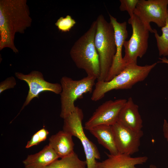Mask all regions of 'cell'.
Listing matches in <instances>:
<instances>
[{
	"label": "cell",
	"mask_w": 168,
	"mask_h": 168,
	"mask_svg": "<svg viewBox=\"0 0 168 168\" xmlns=\"http://www.w3.org/2000/svg\"><path fill=\"white\" fill-rule=\"evenodd\" d=\"M89 130L97 139L98 142L109 151L110 154L119 153L112 126L100 125Z\"/></svg>",
	"instance_id": "cell-17"
},
{
	"label": "cell",
	"mask_w": 168,
	"mask_h": 168,
	"mask_svg": "<svg viewBox=\"0 0 168 168\" xmlns=\"http://www.w3.org/2000/svg\"><path fill=\"white\" fill-rule=\"evenodd\" d=\"M126 101L125 99L106 101L96 109L85 123L84 128L89 130L100 125H113L118 122L119 113Z\"/></svg>",
	"instance_id": "cell-10"
},
{
	"label": "cell",
	"mask_w": 168,
	"mask_h": 168,
	"mask_svg": "<svg viewBox=\"0 0 168 168\" xmlns=\"http://www.w3.org/2000/svg\"><path fill=\"white\" fill-rule=\"evenodd\" d=\"M59 158L48 145L39 152L29 155L23 162L25 168H46Z\"/></svg>",
	"instance_id": "cell-16"
},
{
	"label": "cell",
	"mask_w": 168,
	"mask_h": 168,
	"mask_svg": "<svg viewBox=\"0 0 168 168\" xmlns=\"http://www.w3.org/2000/svg\"><path fill=\"white\" fill-rule=\"evenodd\" d=\"M72 136L63 130L60 131L49 138L48 145L59 158H63L74 152V144Z\"/></svg>",
	"instance_id": "cell-15"
},
{
	"label": "cell",
	"mask_w": 168,
	"mask_h": 168,
	"mask_svg": "<svg viewBox=\"0 0 168 168\" xmlns=\"http://www.w3.org/2000/svg\"><path fill=\"white\" fill-rule=\"evenodd\" d=\"M95 38V47L99 56L100 74L97 81H105L116 52L114 30L112 24L100 14L97 17Z\"/></svg>",
	"instance_id": "cell-4"
},
{
	"label": "cell",
	"mask_w": 168,
	"mask_h": 168,
	"mask_svg": "<svg viewBox=\"0 0 168 168\" xmlns=\"http://www.w3.org/2000/svg\"><path fill=\"white\" fill-rule=\"evenodd\" d=\"M118 122L125 126L135 131L142 130V120L138 111V106L132 97H129L121 110Z\"/></svg>",
	"instance_id": "cell-13"
},
{
	"label": "cell",
	"mask_w": 168,
	"mask_h": 168,
	"mask_svg": "<svg viewBox=\"0 0 168 168\" xmlns=\"http://www.w3.org/2000/svg\"><path fill=\"white\" fill-rule=\"evenodd\" d=\"M42 141H45L47 138L49 132L44 128H43L37 132Z\"/></svg>",
	"instance_id": "cell-24"
},
{
	"label": "cell",
	"mask_w": 168,
	"mask_h": 168,
	"mask_svg": "<svg viewBox=\"0 0 168 168\" xmlns=\"http://www.w3.org/2000/svg\"><path fill=\"white\" fill-rule=\"evenodd\" d=\"M15 75L18 79L25 82L29 87L26 100L19 114L29 104L33 99L35 97L39 98V95L41 92L50 91L60 94L62 92L60 84L52 83L45 81L43 74L40 71H33L26 74L17 72Z\"/></svg>",
	"instance_id": "cell-9"
},
{
	"label": "cell",
	"mask_w": 168,
	"mask_h": 168,
	"mask_svg": "<svg viewBox=\"0 0 168 168\" xmlns=\"http://www.w3.org/2000/svg\"><path fill=\"white\" fill-rule=\"evenodd\" d=\"M118 153L131 156L138 152L143 131L133 130L117 122L112 126Z\"/></svg>",
	"instance_id": "cell-11"
},
{
	"label": "cell",
	"mask_w": 168,
	"mask_h": 168,
	"mask_svg": "<svg viewBox=\"0 0 168 168\" xmlns=\"http://www.w3.org/2000/svg\"><path fill=\"white\" fill-rule=\"evenodd\" d=\"M110 22L113 27L115 36L116 52L108 75L105 81L111 80L125 68L122 56V49L124 41L128 37L126 21L120 23L116 18L109 14Z\"/></svg>",
	"instance_id": "cell-12"
},
{
	"label": "cell",
	"mask_w": 168,
	"mask_h": 168,
	"mask_svg": "<svg viewBox=\"0 0 168 168\" xmlns=\"http://www.w3.org/2000/svg\"><path fill=\"white\" fill-rule=\"evenodd\" d=\"M167 59H168V58H167Z\"/></svg>",
	"instance_id": "cell-28"
},
{
	"label": "cell",
	"mask_w": 168,
	"mask_h": 168,
	"mask_svg": "<svg viewBox=\"0 0 168 168\" xmlns=\"http://www.w3.org/2000/svg\"><path fill=\"white\" fill-rule=\"evenodd\" d=\"M157 63L143 66L133 63L127 65L120 73L110 80L97 81L91 99L94 101L99 100L106 93L113 90L131 88L135 84L145 80Z\"/></svg>",
	"instance_id": "cell-3"
},
{
	"label": "cell",
	"mask_w": 168,
	"mask_h": 168,
	"mask_svg": "<svg viewBox=\"0 0 168 168\" xmlns=\"http://www.w3.org/2000/svg\"><path fill=\"white\" fill-rule=\"evenodd\" d=\"M154 33L160 56L168 55V9L165 21V25L161 28L162 34L160 35L157 30L154 29Z\"/></svg>",
	"instance_id": "cell-19"
},
{
	"label": "cell",
	"mask_w": 168,
	"mask_h": 168,
	"mask_svg": "<svg viewBox=\"0 0 168 168\" xmlns=\"http://www.w3.org/2000/svg\"><path fill=\"white\" fill-rule=\"evenodd\" d=\"M106 153L108 158L101 162H98V168H138L136 165L143 164L148 159L146 156L134 157L127 154Z\"/></svg>",
	"instance_id": "cell-14"
},
{
	"label": "cell",
	"mask_w": 168,
	"mask_h": 168,
	"mask_svg": "<svg viewBox=\"0 0 168 168\" xmlns=\"http://www.w3.org/2000/svg\"><path fill=\"white\" fill-rule=\"evenodd\" d=\"M163 132L164 137L168 142V122L166 119L164 120Z\"/></svg>",
	"instance_id": "cell-25"
},
{
	"label": "cell",
	"mask_w": 168,
	"mask_h": 168,
	"mask_svg": "<svg viewBox=\"0 0 168 168\" xmlns=\"http://www.w3.org/2000/svg\"><path fill=\"white\" fill-rule=\"evenodd\" d=\"M131 25L132 34L130 39L124 44L125 55L123 57L124 64H137L138 57L142 58L146 53L148 47L149 29L138 17L134 15L128 21Z\"/></svg>",
	"instance_id": "cell-7"
},
{
	"label": "cell",
	"mask_w": 168,
	"mask_h": 168,
	"mask_svg": "<svg viewBox=\"0 0 168 168\" xmlns=\"http://www.w3.org/2000/svg\"><path fill=\"white\" fill-rule=\"evenodd\" d=\"M83 114L77 106L76 110L64 119L63 130L77 138L83 146L86 157V168H98L97 159L100 156L96 146L86 136L82 122Z\"/></svg>",
	"instance_id": "cell-6"
},
{
	"label": "cell",
	"mask_w": 168,
	"mask_h": 168,
	"mask_svg": "<svg viewBox=\"0 0 168 168\" xmlns=\"http://www.w3.org/2000/svg\"><path fill=\"white\" fill-rule=\"evenodd\" d=\"M16 85L15 78L11 76L7 78L0 83V93L7 89L14 88Z\"/></svg>",
	"instance_id": "cell-22"
},
{
	"label": "cell",
	"mask_w": 168,
	"mask_h": 168,
	"mask_svg": "<svg viewBox=\"0 0 168 168\" xmlns=\"http://www.w3.org/2000/svg\"><path fill=\"white\" fill-rule=\"evenodd\" d=\"M159 59L161 60L160 62L168 64V59L165 57L162 58H159Z\"/></svg>",
	"instance_id": "cell-26"
},
{
	"label": "cell",
	"mask_w": 168,
	"mask_h": 168,
	"mask_svg": "<svg viewBox=\"0 0 168 168\" xmlns=\"http://www.w3.org/2000/svg\"><path fill=\"white\" fill-rule=\"evenodd\" d=\"M149 168H157V167L155 165L151 164L150 165Z\"/></svg>",
	"instance_id": "cell-27"
},
{
	"label": "cell",
	"mask_w": 168,
	"mask_h": 168,
	"mask_svg": "<svg viewBox=\"0 0 168 168\" xmlns=\"http://www.w3.org/2000/svg\"><path fill=\"white\" fill-rule=\"evenodd\" d=\"M42 142L40 137L37 132L32 136L30 140L28 142L26 148H28L37 145Z\"/></svg>",
	"instance_id": "cell-23"
},
{
	"label": "cell",
	"mask_w": 168,
	"mask_h": 168,
	"mask_svg": "<svg viewBox=\"0 0 168 168\" xmlns=\"http://www.w3.org/2000/svg\"><path fill=\"white\" fill-rule=\"evenodd\" d=\"M96 79L95 77L88 76L79 80H74L67 76L61 78V118L64 119L76 110L75 101L81 98L84 94L92 92Z\"/></svg>",
	"instance_id": "cell-5"
},
{
	"label": "cell",
	"mask_w": 168,
	"mask_h": 168,
	"mask_svg": "<svg viewBox=\"0 0 168 168\" xmlns=\"http://www.w3.org/2000/svg\"><path fill=\"white\" fill-rule=\"evenodd\" d=\"M26 0H0V50L8 48L15 53L18 50L14 43L16 34H23L31 26Z\"/></svg>",
	"instance_id": "cell-1"
},
{
	"label": "cell",
	"mask_w": 168,
	"mask_h": 168,
	"mask_svg": "<svg viewBox=\"0 0 168 168\" xmlns=\"http://www.w3.org/2000/svg\"><path fill=\"white\" fill-rule=\"evenodd\" d=\"M168 0H139L134 14L149 29L151 33L154 30L151 27V22L159 27L165 25L168 10Z\"/></svg>",
	"instance_id": "cell-8"
},
{
	"label": "cell",
	"mask_w": 168,
	"mask_h": 168,
	"mask_svg": "<svg viewBox=\"0 0 168 168\" xmlns=\"http://www.w3.org/2000/svg\"><path fill=\"white\" fill-rule=\"evenodd\" d=\"M76 22L69 15H67L65 17H60L55 24L59 31L63 32L69 31L76 24Z\"/></svg>",
	"instance_id": "cell-20"
},
{
	"label": "cell",
	"mask_w": 168,
	"mask_h": 168,
	"mask_svg": "<svg viewBox=\"0 0 168 168\" xmlns=\"http://www.w3.org/2000/svg\"><path fill=\"white\" fill-rule=\"evenodd\" d=\"M119 9L121 11L128 12L130 18L134 15V12L139 0H120Z\"/></svg>",
	"instance_id": "cell-21"
},
{
	"label": "cell",
	"mask_w": 168,
	"mask_h": 168,
	"mask_svg": "<svg viewBox=\"0 0 168 168\" xmlns=\"http://www.w3.org/2000/svg\"><path fill=\"white\" fill-rule=\"evenodd\" d=\"M97 29L96 20L93 21L90 28L74 43L70 54L76 66L85 71L87 76L97 80L100 74L99 56L95 44Z\"/></svg>",
	"instance_id": "cell-2"
},
{
	"label": "cell",
	"mask_w": 168,
	"mask_h": 168,
	"mask_svg": "<svg viewBox=\"0 0 168 168\" xmlns=\"http://www.w3.org/2000/svg\"><path fill=\"white\" fill-rule=\"evenodd\" d=\"M86 161H82L73 152L69 155L56 160L46 168H86Z\"/></svg>",
	"instance_id": "cell-18"
}]
</instances>
